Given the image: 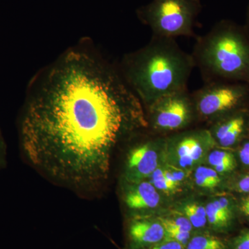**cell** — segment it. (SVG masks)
Masks as SVG:
<instances>
[{
    "mask_svg": "<svg viewBox=\"0 0 249 249\" xmlns=\"http://www.w3.org/2000/svg\"><path fill=\"white\" fill-rule=\"evenodd\" d=\"M149 124L159 132H176L184 129L197 118L191 92L188 89L157 100L146 107Z\"/></svg>",
    "mask_w": 249,
    "mask_h": 249,
    "instance_id": "6",
    "label": "cell"
},
{
    "mask_svg": "<svg viewBox=\"0 0 249 249\" xmlns=\"http://www.w3.org/2000/svg\"><path fill=\"white\" fill-rule=\"evenodd\" d=\"M128 249H144L165 239V230L160 219L135 217L127 224Z\"/></svg>",
    "mask_w": 249,
    "mask_h": 249,
    "instance_id": "10",
    "label": "cell"
},
{
    "mask_svg": "<svg viewBox=\"0 0 249 249\" xmlns=\"http://www.w3.org/2000/svg\"><path fill=\"white\" fill-rule=\"evenodd\" d=\"M186 249H227V247L217 236L203 232L191 236Z\"/></svg>",
    "mask_w": 249,
    "mask_h": 249,
    "instance_id": "13",
    "label": "cell"
},
{
    "mask_svg": "<svg viewBox=\"0 0 249 249\" xmlns=\"http://www.w3.org/2000/svg\"><path fill=\"white\" fill-rule=\"evenodd\" d=\"M244 26H245L246 29H247V32H248L249 34V5L248 6V9H247V18H246V23Z\"/></svg>",
    "mask_w": 249,
    "mask_h": 249,
    "instance_id": "26",
    "label": "cell"
},
{
    "mask_svg": "<svg viewBox=\"0 0 249 249\" xmlns=\"http://www.w3.org/2000/svg\"><path fill=\"white\" fill-rule=\"evenodd\" d=\"M158 141L148 140L137 144L127 154L125 179L134 184L144 181L158 168Z\"/></svg>",
    "mask_w": 249,
    "mask_h": 249,
    "instance_id": "8",
    "label": "cell"
},
{
    "mask_svg": "<svg viewBox=\"0 0 249 249\" xmlns=\"http://www.w3.org/2000/svg\"><path fill=\"white\" fill-rule=\"evenodd\" d=\"M249 107L232 111L215 120L210 133L220 146H233L243 137L249 127Z\"/></svg>",
    "mask_w": 249,
    "mask_h": 249,
    "instance_id": "9",
    "label": "cell"
},
{
    "mask_svg": "<svg viewBox=\"0 0 249 249\" xmlns=\"http://www.w3.org/2000/svg\"><path fill=\"white\" fill-rule=\"evenodd\" d=\"M144 107L117 66L73 48L31 84L18 121L24 160L50 181L94 193L121 139L147 125Z\"/></svg>",
    "mask_w": 249,
    "mask_h": 249,
    "instance_id": "1",
    "label": "cell"
},
{
    "mask_svg": "<svg viewBox=\"0 0 249 249\" xmlns=\"http://www.w3.org/2000/svg\"><path fill=\"white\" fill-rule=\"evenodd\" d=\"M239 155L242 163L249 166V141L246 142L241 147Z\"/></svg>",
    "mask_w": 249,
    "mask_h": 249,
    "instance_id": "22",
    "label": "cell"
},
{
    "mask_svg": "<svg viewBox=\"0 0 249 249\" xmlns=\"http://www.w3.org/2000/svg\"><path fill=\"white\" fill-rule=\"evenodd\" d=\"M233 249H249V231L237 237L234 242Z\"/></svg>",
    "mask_w": 249,
    "mask_h": 249,
    "instance_id": "21",
    "label": "cell"
},
{
    "mask_svg": "<svg viewBox=\"0 0 249 249\" xmlns=\"http://www.w3.org/2000/svg\"><path fill=\"white\" fill-rule=\"evenodd\" d=\"M201 9L200 0H152L139 8L137 16L154 37H196L195 27Z\"/></svg>",
    "mask_w": 249,
    "mask_h": 249,
    "instance_id": "4",
    "label": "cell"
},
{
    "mask_svg": "<svg viewBox=\"0 0 249 249\" xmlns=\"http://www.w3.org/2000/svg\"><path fill=\"white\" fill-rule=\"evenodd\" d=\"M240 210L242 213L249 218V196L242 199L240 204Z\"/></svg>",
    "mask_w": 249,
    "mask_h": 249,
    "instance_id": "25",
    "label": "cell"
},
{
    "mask_svg": "<svg viewBox=\"0 0 249 249\" xmlns=\"http://www.w3.org/2000/svg\"><path fill=\"white\" fill-rule=\"evenodd\" d=\"M160 201L157 188L151 182L146 181L131 185L124 196L126 206L132 210L155 209Z\"/></svg>",
    "mask_w": 249,
    "mask_h": 249,
    "instance_id": "11",
    "label": "cell"
},
{
    "mask_svg": "<svg viewBox=\"0 0 249 249\" xmlns=\"http://www.w3.org/2000/svg\"><path fill=\"white\" fill-rule=\"evenodd\" d=\"M209 164L214 167L226 163H236L235 159L231 152L224 150H214L209 154L208 157Z\"/></svg>",
    "mask_w": 249,
    "mask_h": 249,
    "instance_id": "18",
    "label": "cell"
},
{
    "mask_svg": "<svg viewBox=\"0 0 249 249\" xmlns=\"http://www.w3.org/2000/svg\"><path fill=\"white\" fill-rule=\"evenodd\" d=\"M185 217L190 221L193 228L201 229L207 224L206 207L198 203H189L183 208Z\"/></svg>",
    "mask_w": 249,
    "mask_h": 249,
    "instance_id": "14",
    "label": "cell"
},
{
    "mask_svg": "<svg viewBox=\"0 0 249 249\" xmlns=\"http://www.w3.org/2000/svg\"><path fill=\"white\" fill-rule=\"evenodd\" d=\"M6 144L0 131V170L2 169L6 165Z\"/></svg>",
    "mask_w": 249,
    "mask_h": 249,
    "instance_id": "23",
    "label": "cell"
},
{
    "mask_svg": "<svg viewBox=\"0 0 249 249\" xmlns=\"http://www.w3.org/2000/svg\"><path fill=\"white\" fill-rule=\"evenodd\" d=\"M206 211L208 223L216 230H224L230 225L232 215L224 212L215 201H211L206 205Z\"/></svg>",
    "mask_w": 249,
    "mask_h": 249,
    "instance_id": "12",
    "label": "cell"
},
{
    "mask_svg": "<svg viewBox=\"0 0 249 249\" xmlns=\"http://www.w3.org/2000/svg\"><path fill=\"white\" fill-rule=\"evenodd\" d=\"M117 67L144 107L188 89L196 68L191 53L181 49L176 39L154 36L142 48L124 55Z\"/></svg>",
    "mask_w": 249,
    "mask_h": 249,
    "instance_id": "2",
    "label": "cell"
},
{
    "mask_svg": "<svg viewBox=\"0 0 249 249\" xmlns=\"http://www.w3.org/2000/svg\"><path fill=\"white\" fill-rule=\"evenodd\" d=\"M151 182L157 190L165 192V193H173L178 191V186L165 178L163 168H157L152 173Z\"/></svg>",
    "mask_w": 249,
    "mask_h": 249,
    "instance_id": "16",
    "label": "cell"
},
{
    "mask_svg": "<svg viewBox=\"0 0 249 249\" xmlns=\"http://www.w3.org/2000/svg\"><path fill=\"white\" fill-rule=\"evenodd\" d=\"M237 190L240 193H249V175L243 177L237 182Z\"/></svg>",
    "mask_w": 249,
    "mask_h": 249,
    "instance_id": "24",
    "label": "cell"
},
{
    "mask_svg": "<svg viewBox=\"0 0 249 249\" xmlns=\"http://www.w3.org/2000/svg\"><path fill=\"white\" fill-rule=\"evenodd\" d=\"M196 39L191 53L204 83L229 81L249 85V34L245 26L222 19Z\"/></svg>",
    "mask_w": 249,
    "mask_h": 249,
    "instance_id": "3",
    "label": "cell"
},
{
    "mask_svg": "<svg viewBox=\"0 0 249 249\" xmlns=\"http://www.w3.org/2000/svg\"><path fill=\"white\" fill-rule=\"evenodd\" d=\"M164 230L174 229V230L192 232L193 227L191 223L186 217H161L159 218Z\"/></svg>",
    "mask_w": 249,
    "mask_h": 249,
    "instance_id": "17",
    "label": "cell"
},
{
    "mask_svg": "<svg viewBox=\"0 0 249 249\" xmlns=\"http://www.w3.org/2000/svg\"><path fill=\"white\" fill-rule=\"evenodd\" d=\"M144 249H186L185 247L178 242L174 241L163 240Z\"/></svg>",
    "mask_w": 249,
    "mask_h": 249,
    "instance_id": "20",
    "label": "cell"
},
{
    "mask_svg": "<svg viewBox=\"0 0 249 249\" xmlns=\"http://www.w3.org/2000/svg\"><path fill=\"white\" fill-rule=\"evenodd\" d=\"M196 184L201 188L213 189L220 183L219 173L215 170L208 167L199 166L195 173Z\"/></svg>",
    "mask_w": 249,
    "mask_h": 249,
    "instance_id": "15",
    "label": "cell"
},
{
    "mask_svg": "<svg viewBox=\"0 0 249 249\" xmlns=\"http://www.w3.org/2000/svg\"></svg>",
    "mask_w": 249,
    "mask_h": 249,
    "instance_id": "27",
    "label": "cell"
},
{
    "mask_svg": "<svg viewBox=\"0 0 249 249\" xmlns=\"http://www.w3.org/2000/svg\"><path fill=\"white\" fill-rule=\"evenodd\" d=\"M213 142L209 129L189 131L178 134L169 141L181 168H190L197 163L205 150Z\"/></svg>",
    "mask_w": 249,
    "mask_h": 249,
    "instance_id": "7",
    "label": "cell"
},
{
    "mask_svg": "<svg viewBox=\"0 0 249 249\" xmlns=\"http://www.w3.org/2000/svg\"><path fill=\"white\" fill-rule=\"evenodd\" d=\"M163 171H164L165 178L178 186L181 181H183L187 177L186 172L183 171L181 168H176L173 165H170L167 169L165 168Z\"/></svg>",
    "mask_w": 249,
    "mask_h": 249,
    "instance_id": "19",
    "label": "cell"
},
{
    "mask_svg": "<svg viewBox=\"0 0 249 249\" xmlns=\"http://www.w3.org/2000/svg\"><path fill=\"white\" fill-rule=\"evenodd\" d=\"M198 119L217 120L249 106V85L238 82L204 83L191 92Z\"/></svg>",
    "mask_w": 249,
    "mask_h": 249,
    "instance_id": "5",
    "label": "cell"
}]
</instances>
